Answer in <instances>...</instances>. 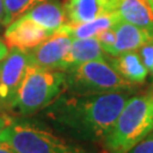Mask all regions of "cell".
<instances>
[{
	"instance_id": "1",
	"label": "cell",
	"mask_w": 153,
	"mask_h": 153,
	"mask_svg": "<svg viewBox=\"0 0 153 153\" xmlns=\"http://www.w3.org/2000/svg\"><path fill=\"white\" fill-rule=\"evenodd\" d=\"M133 92L78 95L64 92L44 115L58 133L82 142H103Z\"/></svg>"
},
{
	"instance_id": "2",
	"label": "cell",
	"mask_w": 153,
	"mask_h": 153,
	"mask_svg": "<svg viewBox=\"0 0 153 153\" xmlns=\"http://www.w3.org/2000/svg\"><path fill=\"white\" fill-rule=\"evenodd\" d=\"M153 131V100L146 94L131 95L103 140L108 153H127Z\"/></svg>"
},
{
	"instance_id": "3",
	"label": "cell",
	"mask_w": 153,
	"mask_h": 153,
	"mask_svg": "<svg viewBox=\"0 0 153 153\" xmlns=\"http://www.w3.org/2000/svg\"><path fill=\"white\" fill-rule=\"evenodd\" d=\"M66 71L28 65L9 111L18 116L36 114L65 92Z\"/></svg>"
},
{
	"instance_id": "4",
	"label": "cell",
	"mask_w": 153,
	"mask_h": 153,
	"mask_svg": "<svg viewBox=\"0 0 153 153\" xmlns=\"http://www.w3.org/2000/svg\"><path fill=\"white\" fill-rule=\"evenodd\" d=\"M135 84L121 77L108 60H91L66 71L65 92L78 95L129 91Z\"/></svg>"
},
{
	"instance_id": "5",
	"label": "cell",
	"mask_w": 153,
	"mask_h": 153,
	"mask_svg": "<svg viewBox=\"0 0 153 153\" xmlns=\"http://www.w3.org/2000/svg\"><path fill=\"white\" fill-rule=\"evenodd\" d=\"M0 143L16 153H88L81 145L28 121H13L0 133Z\"/></svg>"
},
{
	"instance_id": "6",
	"label": "cell",
	"mask_w": 153,
	"mask_h": 153,
	"mask_svg": "<svg viewBox=\"0 0 153 153\" xmlns=\"http://www.w3.org/2000/svg\"><path fill=\"white\" fill-rule=\"evenodd\" d=\"M28 65L27 51L17 48H10L8 55L0 61V103L2 109H9Z\"/></svg>"
},
{
	"instance_id": "7",
	"label": "cell",
	"mask_w": 153,
	"mask_h": 153,
	"mask_svg": "<svg viewBox=\"0 0 153 153\" xmlns=\"http://www.w3.org/2000/svg\"><path fill=\"white\" fill-rule=\"evenodd\" d=\"M52 34L53 32L40 26L26 16H22L6 26L4 39L7 47L27 51L42 43Z\"/></svg>"
},
{
	"instance_id": "8",
	"label": "cell",
	"mask_w": 153,
	"mask_h": 153,
	"mask_svg": "<svg viewBox=\"0 0 153 153\" xmlns=\"http://www.w3.org/2000/svg\"><path fill=\"white\" fill-rule=\"evenodd\" d=\"M73 40L74 39L67 34L55 32L42 43L27 50L30 64L45 69H58L71 48Z\"/></svg>"
},
{
	"instance_id": "9",
	"label": "cell",
	"mask_w": 153,
	"mask_h": 153,
	"mask_svg": "<svg viewBox=\"0 0 153 153\" xmlns=\"http://www.w3.org/2000/svg\"><path fill=\"white\" fill-rule=\"evenodd\" d=\"M67 23L81 24L105 14H114L115 0H66L62 4Z\"/></svg>"
},
{
	"instance_id": "10",
	"label": "cell",
	"mask_w": 153,
	"mask_h": 153,
	"mask_svg": "<svg viewBox=\"0 0 153 153\" xmlns=\"http://www.w3.org/2000/svg\"><path fill=\"white\" fill-rule=\"evenodd\" d=\"M108 55L99 43L97 36L88 39H74L58 71H68L73 67L91 60H107Z\"/></svg>"
},
{
	"instance_id": "11",
	"label": "cell",
	"mask_w": 153,
	"mask_h": 153,
	"mask_svg": "<svg viewBox=\"0 0 153 153\" xmlns=\"http://www.w3.org/2000/svg\"><path fill=\"white\" fill-rule=\"evenodd\" d=\"M112 27L116 32V42L108 56H117L128 51H135L144 44L153 41V34L151 32L121 19Z\"/></svg>"
},
{
	"instance_id": "12",
	"label": "cell",
	"mask_w": 153,
	"mask_h": 153,
	"mask_svg": "<svg viewBox=\"0 0 153 153\" xmlns=\"http://www.w3.org/2000/svg\"><path fill=\"white\" fill-rule=\"evenodd\" d=\"M107 60L121 77L131 84H142L148 77L149 69L144 66L136 50L117 56H108Z\"/></svg>"
},
{
	"instance_id": "13",
	"label": "cell",
	"mask_w": 153,
	"mask_h": 153,
	"mask_svg": "<svg viewBox=\"0 0 153 153\" xmlns=\"http://www.w3.org/2000/svg\"><path fill=\"white\" fill-rule=\"evenodd\" d=\"M24 16L53 33L67 23L64 7L59 0H43Z\"/></svg>"
},
{
	"instance_id": "14",
	"label": "cell",
	"mask_w": 153,
	"mask_h": 153,
	"mask_svg": "<svg viewBox=\"0 0 153 153\" xmlns=\"http://www.w3.org/2000/svg\"><path fill=\"white\" fill-rule=\"evenodd\" d=\"M115 11L121 21L153 34V14L145 0H115Z\"/></svg>"
},
{
	"instance_id": "15",
	"label": "cell",
	"mask_w": 153,
	"mask_h": 153,
	"mask_svg": "<svg viewBox=\"0 0 153 153\" xmlns=\"http://www.w3.org/2000/svg\"><path fill=\"white\" fill-rule=\"evenodd\" d=\"M120 21V17L117 13L105 14L99 16L90 22L81 23V24H71L66 23L57 32L67 34L73 39H88L97 36L100 31L105 28L112 27L117 22Z\"/></svg>"
},
{
	"instance_id": "16",
	"label": "cell",
	"mask_w": 153,
	"mask_h": 153,
	"mask_svg": "<svg viewBox=\"0 0 153 153\" xmlns=\"http://www.w3.org/2000/svg\"><path fill=\"white\" fill-rule=\"evenodd\" d=\"M42 1L43 0H4V27L8 26L17 18L24 16Z\"/></svg>"
},
{
	"instance_id": "17",
	"label": "cell",
	"mask_w": 153,
	"mask_h": 153,
	"mask_svg": "<svg viewBox=\"0 0 153 153\" xmlns=\"http://www.w3.org/2000/svg\"><path fill=\"white\" fill-rule=\"evenodd\" d=\"M97 39H98L102 50L107 55H109L110 50H111V48L114 47V44L116 42V32L114 27H109L100 31L97 34Z\"/></svg>"
},
{
	"instance_id": "18",
	"label": "cell",
	"mask_w": 153,
	"mask_h": 153,
	"mask_svg": "<svg viewBox=\"0 0 153 153\" xmlns=\"http://www.w3.org/2000/svg\"><path fill=\"white\" fill-rule=\"evenodd\" d=\"M127 153H153V131H150Z\"/></svg>"
},
{
	"instance_id": "19",
	"label": "cell",
	"mask_w": 153,
	"mask_h": 153,
	"mask_svg": "<svg viewBox=\"0 0 153 153\" xmlns=\"http://www.w3.org/2000/svg\"><path fill=\"white\" fill-rule=\"evenodd\" d=\"M137 52L141 57L144 66L150 71L153 66V41L142 45Z\"/></svg>"
},
{
	"instance_id": "20",
	"label": "cell",
	"mask_w": 153,
	"mask_h": 153,
	"mask_svg": "<svg viewBox=\"0 0 153 153\" xmlns=\"http://www.w3.org/2000/svg\"><path fill=\"white\" fill-rule=\"evenodd\" d=\"M15 120L11 116L7 115L6 112H1L0 111V133L5 129L7 126H9L13 123V121Z\"/></svg>"
},
{
	"instance_id": "21",
	"label": "cell",
	"mask_w": 153,
	"mask_h": 153,
	"mask_svg": "<svg viewBox=\"0 0 153 153\" xmlns=\"http://www.w3.org/2000/svg\"><path fill=\"white\" fill-rule=\"evenodd\" d=\"M8 52H9V50H8L7 44L5 43V41H4V40H1V39H0V61L2 60L6 56L8 55Z\"/></svg>"
},
{
	"instance_id": "22",
	"label": "cell",
	"mask_w": 153,
	"mask_h": 153,
	"mask_svg": "<svg viewBox=\"0 0 153 153\" xmlns=\"http://www.w3.org/2000/svg\"><path fill=\"white\" fill-rule=\"evenodd\" d=\"M4 13H5L4 0H0V27L4 26Z\"/></svg>"
},
{
	"instance_id": "23",
	"label": "cell",
	"mask_w": 153,
	"mask_h": 153,
	"mask_svg": "<svg viewBox=\"0 0 153 153\" xmlns=\"http://www.w3.org/2000/svg\"><path fill=\"white\" fill-rule=\"evenodd\" d=\"M0 153H16L15 151H13L9 146H7L4 143H0Z\"/></svg>"
},
{
	"instance_id": "24",
	"label": "cell",
	"mask_w": 153,
	"mask_h": 153,
	"mask_svg": "<svg viewBox=\"0 0 153 153\" xmlns=\"http://www.w3.org/2000/svg\"><path fill=\"white\" fill-rule=\"evenodd\" d=\"M145 2H146V5L149 6V8L151 9V11H152L153 14V0H145Z\"/></svg>"
},
{
	"instance_id": "25",
	"label": "cell",
	"mask_w": 153,
	"mask_h": 153,
	"mask_svg": "<svg viewBox=\"0 0 153 153\" xmlns=\"http://www.w3.org/2000/svg\"><path fill=\"white\" fill-rule=\"evenodd\" d=\"M148 93H149V95H150V97L152 98V100H153V86H152V88H151V90H150Z\"/></svg>"
},
{
	"instance_id": "26",
	"label": "cell",
	"mask_w": 153,
	"mask_h": 153,
	"mask_svg": "<svg viewBox=\"0 0 153 153\" xmlns=\"http://www.w3.org/2000/svg\"><path fill=\"white\" fill-rule=\"evenodd\" d=\"M2 110V105H1V103H0V111Z\"/></svg>"
}]
</instances>
